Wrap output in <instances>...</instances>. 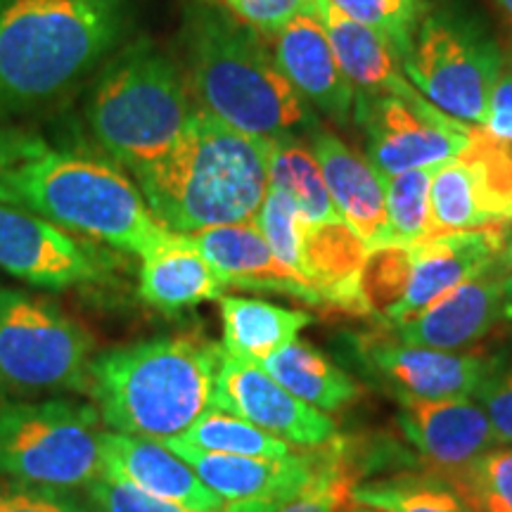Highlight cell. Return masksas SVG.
Masks as SVG:
<instances>
[{"mask_svg":"<svg viewBox=\"0 0 512 512\" xmlns=\"http://www.w3.org/2000/svg\"><path fill=\"white\" fill-rule=\"evenodd\" d=\"M128 0H0V119L60 105L131 41Z\"/></svg>","mask_w":512,"mask_h":512,"instance_id":"6da1fadb","label":"cell"},{"mask_svg":"<svg viewBox=\"0 0 512 512\" xmlns=\"http://www.w3.org/2000/svg\"><path fill=\"white\" fill-rule=\"evenodd\" d=\"M181 69L200 110L256 138H306L318 114L287 81L264 36L216 0H183Z\"/></svg>","mask_w":512,"mask_h":512,"instance_id":"7a4b0ae2","label":"cell"},{"mask_svg":"<svg viewBox=\"0 0 512 512\" xmlns=\"http://www.w3.org/2000/svg\"><path fill=\"white\" fill-rule=\"evenodd\" d=\"M271 140L195 107L181 143L136 178L147 207L181 235L254 221L271 188Z\"/></svg>","mask_w":512,"mask_h":512,"instance_id":"3957f363","label":"cell"},{"mask_svg":"<svg viewBox=\"0 0 512 512\" xmlns=\"http://www.w3.org/2000/svg\"><path fill=\"white\" fill-rule=\"evenodd\" d=\"M221 356L200 330L147 339L95 356L88 392L114 432L176 439L214 408Z\"/></svg>","mask_w":512,"mask_h":512,"instance_id":"277c9868","label":"cell"},{"mask_svg":"<svg viewBox=\"0 0 512 512\" xmlns=\"http://www.w3.org/2000/svg\"><path fill=\"white\" fill-rule=\"evenodd\" d=\"M195 107L181 62L136 38L95 74L83 119L100 150L136 176L181 143Z\"/></svg>","mask_w":512,"mask_h":512,"instance_id":"5b68a950","label":"cell"},{"mask_svg":"<svg viewBox=\"0 0 512 512\" xmlns=\"http://www.w3.org/2000/svg\"><path fill=\"white\" fill-rule=\"evenodd\" d=\"M0 200L22 204L64 230L140 259L171 238L119 164L86 152L48 150L0 183Z\"/></svg>","mask_w":512,"mask_h":512,"instance_id":"8992f818","label":"cell"},{"mask_svg":"<svg viewBox=\"0 0 512 512\" xmlns=\"http://www.w3.org/2000/svg\"><path fill=\"white\" fill-rule=\"evenodd\" d=\"M105 430L98 408L79 401L0 406V477L48 489H76L102 477Z\"/></svg>","mask_w":512,"mask_h":512,"instance_id":"52a82bcc","label":"cell"},{"mask_svg":"<svg viewBox=\"0 0 512 512\" xmlns=\"http://www.w3.org/2000/svg\"><path fill=\"white\" fill-rule=\"evenodd\" d=\"M422 98L460 124H484L505 57L477 24L451 12L422 17L411 53L401 60Z\"/></svg>","mask_w":512,"mask_h":512,"instance_id":"ba28073f","label":"cell"},{"mask_svg":"<svg viewBox=\"0 0 512 512\" xmlns=\"http://www.w3.org/2000/svg\"><path fill=\"white\" fill-rule=\"evenodd\" d=\"M93 339L60 306L0 287V382L17 389L91 387Z\"/></svg>","mask_w":512,"mask_h":512,"instance_id":"9c48e42d","label":"cell"},{"mask_svg":"<svg viewBox=\"0 0 512 512\" xmlns=\"http://www.w3.org/2000/svg\"><path fill=\"white\" fill-rule=\"evenodd\" d=\"M354 117L368 162L382 178L439 166L470 145V124L446 117L427 100L356 91Z\"/></svg>","mask_w":512,"mask_h":512,"instance_id":"30bf717a","label":"cell"},{"mask_svg":"<svg viewBox=\"0 0 512 512\" xmlns=\"http://www.w3.org/2000/svg\"><path fill=\"white\" fill-rule=\"evenodd\" d=\"M164 444L176 456H181L197 472V477L226 503L219 512L280 510L316 479L330 453V444H325L313 448L311 453L292 451L283 458H256L209 453L185 444L183 439H166Z\"/></svg>","mask_w":512,"mask_h":512,"instance_id":"8fae6325","label":"cell"},{"mask_svg":"<svg viewBox=\"0 0 512 512\" xmlns=\"http://www.w3.org/2000/svg\"><path fill=\"white\" fill-rule=\"evenodd\" d=\"M406 249L408 266L401 297L380 318L382 325L392 330L420 316L444 294L512 252V221L491 228L430 235Z\"/></svg>","mask_w":512,"mask_h":512,"instance_id":"7c38bea8","label":"cell"},{"mask_svg":"<svg viewBox=\"0 0 512 512\" xmlns=\"http://www.w3.org/2000/svg\"><path fill=\"white\" fill-rule=\"evenodd\" d=\"M107 261L86 242L22 204L0 200V271L48 290L93 283Z\"/></svg>","mask_w":512,"mask_h":512,"instance_id":"4fadbf2b","label":"cell"},{"mask_svg":"<svg viewBox=\"0 0 512 512\" xmlns=\"http://www.w3.org/2000/svg\"><path fill=\"white\" fill-rule=\"evenodd\" d=\"M358 361L377 382L413 399H470L489 377L494 361L475 351L415 347L387 332L356 337Z\"/></svg>","mask_w":512,"mask_h":512,"instance_id":"5bb4252c","label":"cell"},{"mask_svg":"<svg viewBox=\"0 0 512 512\" xmlns=\"http://www.w3.org/2000/svg\"><path fill=\"white\" fill-rule=\"evenodd\" d=\"M214 408L252 422L292 448L313 451L337 439V425L328 413L297 399L264 368L240 361L226 349L216 375Z\"/></svg>","mask_w":512,"mask_h":512,"instance_id":"9a60e30c","label":"cell"},{"mask_svg":"<svg viewBox=\"0 0 512 512\" xmlns=\"http://www.w3.org/2000/svg\"><path fill=\"white\" fill-rule=\"evenodd\" d=\"M399 406V425L406 439L418 448L427 472L446 484L456 482L498 444L484 408L470 399L399 396Z\"/></svg>","mask_w":512,"mask_h":512,"instance_id":"2e32d148","label":"cell"},{"mask_svg":"<svg viewBox=\"0 0 512 512\" xmlns=\"http://www.w3.org/2000/svg\"><path fill=\"white\" fill-rule=\"evenodd\" d=\"M512 252L494 261L475 278L437 299L430 309L394 328L396 337L415 347L460 351L484 339L505 318L503 280Z\"/></svg>","mask_w":512,"mask_h":512,"instance_id":"e0dca14e","label":"cell"},{"mask_svg":"<svg viewBox=\"0 0 512 512\" xmlns=\"http://www.w3.org/2000/svg\"><path fill=\"white\" fill-rule=\"evenodd\" d=\"M188 238L226 287L283 294L316 309H325L320 294L275 256L254 221L207 228Z\"/></svg>","mask_w":512,"mask_h":512,"instance_id":"ac0fdd59","label":"cell"},{"mask_svg":"<svg viewBox=\"0 0 512 512\" xmlns=\"http://www.w3.org/2000/svg\"><path fill=\"white\" fill-rule=\"evenodd\" d=\"M273 55L294 91L311 107L339 126L349 124L356 88L339 67L328 34L316 17L302 12L280 29L273 36Z\"/></svg>","mask_w":512,"mask_h":512,"instance_id":"d6986e66","label":"cell"},{"mask_svg":"<svg viewBox=\"0 0 512 512\" xmlns=\"http://www.w3.org/2000/svg\"><path fill=\"white\" fill-rule=\"evenodd\" d=\"M102 477L126 479L147 494L197 512H219L226 505L181 456L157 439L107 432Z\"/></svg>","mask_w":512,"mask_h":512,"instance_id":"ffe728a7","label":"cell"},{"mask_svg":"<svg viewBox=\"0 0 512 512\" xmlns=\"http://www.w3.org/2000/svg\"><path fill=\"white\" fill-rule=\"evenodd\" d=\"M306 138L339 216L354 230L368 252H373L387 221L382 176L373 169L368 157L356 155L347 143H342L335 133L325 131L323 126L313 128Z\"/></svg>","mask_w":512,"mask_h":512,"instance_id":"44dd1931","label":"cell"},{"mask_svg":"<svg viewBox=\"0 0 512 512\" xmlns=\"http://www.w3.org/2000/svg\"><path fill=\"white\" fill-rule=\"evenodd\" d=\"M309 15L325 29L339 67L356 91L392 93L413 102H425L418 88L403 74L399 57L373 29L344 15L332 0H311Z\"/></svg>","mask_w":512,"mask_h":512,"instance_id":"7402d4cb","label":"cell"},{"mask_svg":"<svg viewBox=\"0 0 512 512\" xmlns=\"http://www.w3.org/2000/svg\"><path fill=\"white\" fill-rule=\"evenodd\" d=\"M140 261V297L147 306L166 316L219 299L226 290L223 280L197 252L188 235L171 233L162 247Z\"/></svg>","mask_w":512,"mask_h":512,"instance_id":"603a6c76","label":"cell"},{"mask_svg":"<svg viewBox=\"0 0 512 512\" xmlns=\"http://www.w3.org/2000/svg\"><path fill=\"white\" fill-rule=\"evenodd\" d=\"M219 302L223 344L221 347L230 356L247 363H261L268 356L283 349L297 339L306 325H311L313 316L299 309H287L264 299L254 297H233L223 294Z\"/></svg>","mask_w":512,"mask_h":512,"instance_id":"cb8c5ba5","label":"cell"},{"mask_svg":"<svg viewBox=\"0 0 512 512\" xmlns=\"http://www.w3.org/2000/svg\"><path fill=\"white\" fill-rule=\"evenodd\" d=\"M261 368L283 384L287 392L323 413H335L354 403L361 394L354 377L337 368L323 351L304 339L285 344L261 363Z\"/></svg>","mask_w":512,"mask_h":512,"instance_id":"d4e9b609","label":"cell"},{"mask_svg":"<svg viewBox=\"0 0 512 512\" xmlns=\"http://www.w3.org/2000/svg\"><path fill=\"white\" fill-rule=\"evenodd\" d=\"M432 235L501 226L505 221L491 200L477 166L463 155L434 169L430 185Z\"/></svg>","mask_w":512,"mask_h":512,"instance_id":"484cf974","label":"cell"},{"mask_svg":"<svg viewBox=\"0 0 512 512\" xmlns=\"http://www.w3.org/2000/svg\"><path fill=\"white\" fill-rule=\"evenodd\" d=\"M268 174H271V185L285 190L297 202L306 221H344L332 202L318 159L302 136L271 140Z\"/></svg>","mask_w":512,"mask_h":512,"instance_id":"4316f807","label":"cell"},{"mask_svg":"<svg viewBox=\"0 0 512 512\" xmlns=\"http://www.w3.org/2000/svg\"><path fill=\"white\" fill-rule=\"evenodd\" d=\"M434 169L437 166L382 178L387 221H384V230L375 249L411 247L415 242L430 238V185Z\"/></svg>","mask_w":512,"mask_h":512,"instance_id":"83f0119b","label":"cell"},{"mask_svg":"<svg viewBox=\"0 0 512 512\" xmlns=\"http://www.w3.org/2000/svg\"><path fill=\"white\" fill-rule=\"evenodd\" d=\"M349 501L377 512H472L451 484L432 475H394L356 484Z\"/></svg>","mask_w":512,"mask_h":512,"instance_id":"f1b7e54d","label":"cell"},{"mask_svg":"<svg viewBox=\"0 0 512 512\" xmlns=\"http://www.w3.org/2000/svg\"><path fill=\"white\" fill-rule=\"evenodd\" d=\"M460 155L477 166L501 216L512 221V112L489 110L484 124L470 126V145Z\"/></svg>","mask_w":512,"mask_h":512,"instance_id":"f546056e","label":"cell"},{"mask_svg":"<svg viewBox=\"0 0 512 512\" xmlns=\"http://www.w3.org/2000/svg\"><path fill=\"white\" fill-rule=\"evenodd\" d=\"M176 439H183L185 444L202 448V451L228 453V456L283 458L292 453V446L283 439L219 408H209L188 432Z\"/></svg>","mask_w":512,"mask_h":512,"instance_id":"4dcf8cb0","label":"cell"},{"mask_svg":"<svg viewBox=\"0 0 512 512\" xmlns=\"http://www.w3.org/2000/svg\"><path fill=\"white\" fill-rule=\"evenodd\" d=\"M344 15L373 29L403 60L413 48L422 19V0H332Z\"/></svg>","mask_w":512,"mask_h":512,"instance_id":"1f68e13d","label":"cell"},{"mask_svg":"<svg viewBox=\"0 0 512 512\" xmlns=\"http://www.w3.org/2000/svg\"><path fill=\"white\" fill-rule=\"evenodd\" d=\"M451 486L472 512H512V448H491Z\"/></svg>","mask_w":512,"mask_h":512,"instance_id":"d6a6232c","label":"cell"},{"mask_svg":"<svg viewBox=\"0 0 512 512\" xmlns=\"http://www.w3.org/2000/svg\"><path fill=\"white\" fill-rule=\"evenodd\" d=\"M356 486V475L351 470L349 458L344 456L342 444L337 439L330 444L328 460L316 479L292 501L275 512H337L347 503L351 489Z\"/></svg>","mask_w":512,"mask_h":512,"instance_id":"836d02e7","label":"cell"},{"mask_svg":"<svg viewBox=\"0 0 512 512\" xmlns=\"http://www.w3.org/2000/svg\"><path fill=\"white\" fill-rule=\"evenodd\" d=\"M88 496L93 498L100 512H197L147 494L136 484L119 477L95 479L93 484H88Z\"/></svg>","mask_w":512,"mask_h":512,"instance_id":"e575fe53","label":"cell"},{"mask_svg":"<svg viewBox=\"0 0 512 512\" xmlns=\"http://www.w3.org/2000/svg\"><path fill=\"white\" fill-rule=\"evenodd\" d=\"M216 3L254 27L261 36L273 38L294 17L309 12L311 0H216Z\"/></svg>","mask_w":512,"mask_h":512,"instance_id":"d590c367","label":"cell"},{"mask_svg":"<svg viewBox=\"0 0 512 512\" xmlns=\"http://www.w3.org/2000/svg\"><path fill=\"white\" fill-rule=\"evenodd\" d=\"M0 512H88L60 489L0 477Z\"/></svg>","mask_w":512,"mask_h":512,"instance_id":"8d00e7d4","label":"cell"},{"mask_svg":"<svg viewBox=\"0 0 512 512\" xmlns=\"http://www.w3.org/2000/svg\"><path fill=\"white\" fill-rule=\"evenodd\" d=\"M479 406L494 427L498 441L512 444V363H494L489 377L477 392Z\"/></svg>","mask_w":512,"mask_h":512,"instance_id":"74e56055","label":"cell"},{"mask_svg":"<svg viewBox=\"0 0 512 512\" xmlns=\"http://www.w3.org/2000/svg\"><path fill=\"white\" fill-rule=\"evenodd\" d=\"M48 150L50 147L41 136L24 131V128L15 126L12 121L0 119V183L17 166L29 162V159L41 157Z\"/></svg>","mask_w":512,"mask_h":512,"instance_id":"f35d334b","label":"cell"},{"mask_svg":"<svg viewBox=\"0 0 512 512\" xmlns=\"http://www.w3.org/2000/svg\"><path fill=\"white\" fill-rule=\"evenodd\" d=\"M503 297H505V318L512 320V266L508 268V273H505Z\"/></svg>","mask_w":512,"mask_h":512,"instance_id":"ab89813d","label":"cell"},{"mask_svg":"<svg viewBox=\"0 0 512 512\" xmlns=\"http://www.w3.org/2000/svg\"><path fill=\"white\" fill-rule=\"evenodd\" d=\"M339 512H377V510L366 508V505H358V503L349 501V498H347V503H344L342 508H339Z\"/></svg>","mask_w":512,"mask_h":512,"instance_id":"60d3db41","label":"cell"},{"mask_svg":"<svg viewBox=\"0 0 512 512\" xmlns=\"http://www.w3.org/2000/svg\"><path fill=\"white\" fill-rule=\"evenodd\" d=\"M501 3V8L508 12V17H512V0H498Z\"/></svg>","mask_w":512,"mask_h":512,"instance_id":"b9f144b4","label":"cell"}]
</instances>
